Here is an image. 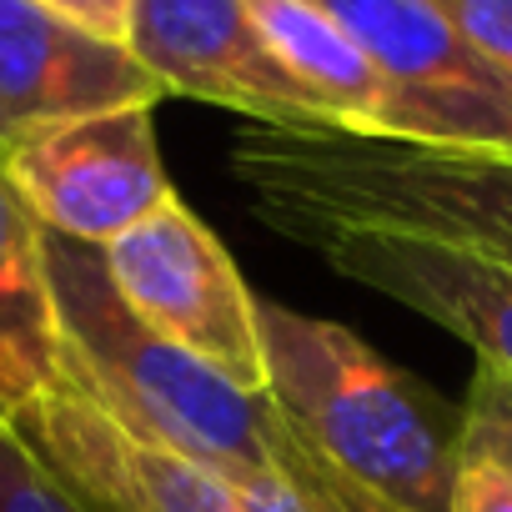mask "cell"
<instances>
[{
	"label": "cell",
	"instance_id": "277c9868",
	"mask_svg": "<svg viewBox=\"0 0 512 512\" xmlns=\"http://www.w3.org/2000/svg\"><path fill=\"white\" fill-rule=\"evenodd\" d=\"M392 86L387 141L512 156V76L492 66L437 0H312Z\"/></svg>",
	"mask_w": 512,
	"mask_h": 512
},
{
	"label": "cell",
	"instance_id": "5b68a950",
	"mask_svg": "<svg viewBox=\"0 0 512 512\" xmlns=\"http://www.w3.org/2000/svg\"><path fill=\"white\" fill-rule=\"evenodd\" d=\"M116 297L171 347L216 367L246 392H267L256 297L216 231L181 201H161L146 221L101 246Z\"/></svg>",
	"mask_w": 512,
	"mask_h": 512
},
{
	"label": "cell",
	"instance_id": "9a60e30c",
	"mask_svg": "<svg viewBox=\"0 0 512 512\" xmlns=\"http://www.w3.org/2000/svg\"><path fill=\"white\" fill-rule=\"evenodd\" d=\"M437 6L492 66L512 76V0H437Z\"/></svg>",
	"mask_w": 512,
	"mask_h": 512
},
{
	"label": "cell",
	"instance_id": "9c48e42d",
	"mask_svg": "<svg viewBox=\"0 0 512 512\" xmlns=\"http://www.w3.org/2000/svg\"><path fill=\"white\" fill-rule=\"evenodd\" d=\"M161 96V81L126 41H106L41 0H0V146L61 121L156 106Z\"/></svg>",
	"mask_w": 512,
	"mask_h": 512
},
{
	"label": "cell",
	"instance_id": "8fae6325",
	"mask_svg": "<svg viewBox=\"0 0 512 512\" xmlns=\"http://www.w3.org/2000/svg\"><path fill=\"white\" fill-rule=\"evenodd\" d=\"M246 11L327 131L387 136L392 86L332 16H322L312 0H246Z\"/></svg>",
	"mask_w": 512,
	"mask_h": 512
},
{
	"label": "cell",
	"instance_id": "2e32d148",
	"mask_svg": "<svg viewBox=\"0 0 512 512\" xmlns=\"http://www.w3.org/2000/svg\"><path fill=\"white\" fill-rule=\"evenodd\" d=\"M447 512H512V482L472 457V452H457V477H452V507Z\"/></svg>",
	"mask_w": 512,
	"mask_h": 512
},
{
	"label": "cell",
	"instance_id": "7c38bea8",
	"mask_svg": "<svg viewBox=\"0 0 512 512\" xmlns=\"http://www.w3.org/2000/svg\"><path fill=\"white\" fill-rule=\"evenodd\" d=\"M61 377L46 231L0 171V412L11 422Z\"/></svg>",
	"mask_w": 512,
	"mask_h": 512
},
{
	"label": "cell",
	"instance_id": "5bb4252c",
	"mask_svg": "<svg viewBox=\"0 0 512 512\" xmlns=\"http://www.w3.org/2000/svg\"><path fill=\"white\" fill-rule=\"evenodd\" d=\"M457 452L492 462L512 482V377L492 362L472 367V387H467L462 427H457Z\"/></svg>",
	"mask_w": 512,
	"mask_h": 512
},
{
	"label": "cell",
	"instance_id": "3957f363",
	"mask_svg": "<svg viewBox=\"0 0 512 512\" xmlns=\"http://www.w3.org/2000/svg\"><path fill=\"white\" fill-rule=\"evenodd\" d=\"M267 397L362 492L392 512H447L457 427L422 382L327 317L256 297Z\"/></svg>",
	"mask_w": 512,
	"mask_h": 512
},
{
	"label": "cell",
	"instance_id": "52a82bcc",
	"mask_svg": "<svg viewBox=\"0 0 512 512\" xmlns=\"http://www.w3.org/2000/svg\"><path fill=\"white\" fill-rule=\"evenodd\" d=\"M16 427L96 512H307L287 492H246L121 427L76 377H56Z\"/></svg>",
	"mask_w": 512,
	"mask_h": 512
},
{
	"label": "cell",
	"instance_id": "7a4b0ae2",
	"mask_svg": "<svg viewBox=\"0 0 512 512\" xmlns=\"http://www.w3.org/2000/svg\"><path fill=\"white\" fill-rule=\"evenodd\" d=\"M231 176L297 246L327 231H397L512 262V156L251 126L231 146Z\"/></svg>",
	"mask_w": 512,
	"mask_h": 512
},
{
	"label": "cell",
	"instance_id": "30bf717a",
	"mask_svg": "<svg viewBox=\"0 0 512 512\" xmlns=\"http://www.w3.org/2000/svg\"><path fill=\"white\" fill-rule=\"evenodd\" d=\"M302 246L317 251L337 277L412 307L417 317L462 337L477 362L512 377V262L397 231H327Z\"/></svg>",
	"mask_w": 512,
	"mask_h": 512
},
{
	"label": "cell",
	"instance_id": "ba28073f",
	"mask_svg": "<svg viewBox=\"0 0 512 512\" xmlns=\"http://www.w3.org/2000/svg\"><path fill=\"white\" fill-rule=\"evenodd\" d=\"M126 46L166 96L226 106L251 126L327 131L267 51L246 0H131Z\"/></svg>",
	"mask_w": 512,
	"mask_h": 512
},
{
	"label": "cell",
	"instance_id": "e0dca14e",
	"mask_svg": "<svg viewBox=\"0 0 512 512\" xmlns=\"http://www.w3.org/2000/svg\"><path fill=\"white\" fill-rule=\"evenodd\" d=\"M41 6L106 41H126V26H131V0H41Z\"/></svg>",
	"mask_w": 512,
	"mask_h": 512
},
{
	"label": "cell",
	"instance_id": "6da1fadb",
	"mask_svg": "<svg viewBox=\"0 0 512 512\" xmlns=\"http://www.w3.org/2000/svg\"><path fill=\"white\" fill-rule=\"evenodd\" d=\"M46 277L61 372L76 377L121 427L246 492H287L307 512H392L347 482L267 392H246L156 337L116 297L101 246H76L46 231Z\"/></svg>",
	"mask_w": 512,
	"mask_h": 512
},
{
	"label": "cell",
	"instance_id": "8992f818",
	"mask_svg": "<svg viewBox=\"0 0 512 512\" xmlns=\"http://www.w3.org/2000/svg\"><path fill=\"white\" fill-rule=\"evenodd\" d=\"M151 111L156 106L101 111L0 146V171L41 231L76 246H111L176 196Z\"/></svg>",
	"mask_w": 512,
	"mask_h": 512
},
{
	"label": "cell",
	"instance_id": "4fadbf2b",
	"mask_svg": "<svg viewBox=\"0 0 512 512\" xmlns=\"http://www.w3.org/2000/svg\"><path fill=\"white\" fill-rule=\"evenodd\" d=\"M0 512H96L0 412Z\"/></svg>",
	"mask_w": 512,
	"mask_h": 512
}]
</instances>
